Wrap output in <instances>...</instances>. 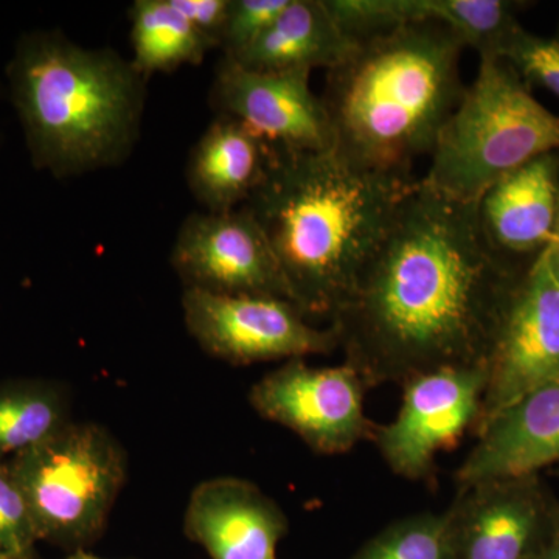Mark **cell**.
<instances>
[{"label": "cell", "mask_w": 559, "mask_h": 559, "mask_svg": "<svg viewBox=\"0 0 559 559\" xmlns=\"http://www.w3.org/2000/svg\"><path fill=\"white\" fill-rule=\"evenodd\" d=\"M559 198V151L535 157L500 178L477 201L489 248L510 263H533L554 241Z\"/></svg>", "instance_id": "15"}, {"label": "cell", "mask_w": 559, "mask_h": 559, "mask_svg": "<svg viewBox=\"0 0 559 559\" xmlns=\"http://www.w3.org/2000/svg\"><path fill=\"white\" fill-rule=\"evenodd\" d=\"M289 522L277 502L252 481L216 477L191 492L183 533L212 559H278Z\"/></svg>", "instance_id": "14"}, {"label": "cell", "mask_w": 559, "mask_h": 559, "mask_svg": "<svg viewBox=\"0 0 559 559\" xmlns=\"http://www.w3.org/2000/svg\"><path fill=\"white\" fill-rule=\"evenodd\" d=\"M7 72L36 167L64 179L131 156L146 100L131 60L36 32L20 40Z\"/></svg>", "instance_id": "4"}, {"label": "cell", "mask_w": 559, "mask_h": 559, "mask_svg": "<svg viewBox=\"0 0 559 559\" xmlns=\"http://www.w3.org/2000/svg\"><path fill=\"white\" fill-rule=\"evenodd\" d=\"M72 423L69 393L57 382L0 384V460L31 450Z\"/></svg>", "instance_id": "20"}, {"label": "cell", "mask_w": 559, "mask_h": 559, "mask_svg": "<svg viewBox=\"0 0 559 559\" xmlns=\"http://www.w3.org/2000/svg\"><path fill=\"white\" fill-rule=\"evenodd\" d=\"M499 58L520 73L528 87L539 86L559 98V40L525 31L522 25L503 44Z\"/></svg>", "instance_id": "25"}, {"label": "cell", "mask_w": 559, "mask_h": 559, "mask_svg": "<svg viewBox=\"0 0 559 559\" xmlns=\"http://www.w3.org/2000/svg\"><path fill=\"white\" fill-rule=\"evenodd\" d=\"M356 46L337 27L323 0H289L271 27L231 61L260 72L311 73L336 68Z\"/></svg>", "instance_id": "18"}, {"label": "cell", "mask_w": 559, "mask_h": 559, "mask_svg": "<svg viewBox=\"0 0 559 559\" xmlns=\"http://www.w3.org/2000/svg\"><path fill=\"white\" fill-rule=\"evenodd\" d=\"M555 38H557L559 40V25H558V33H557V36H555Z\"/></svg>", "instance_id": "31"}, {"label": "cell", "mask_w": 559, "mask_h": 559, "mask_svg": "<svg viewBox=\"0 0 559 559\" xmlns=\"http://www.w3.org/2000/svg\"><path fill=\"white\" fill-rule=\"evenodd\" d=\"M7 463L39 539L73 551L100 538L128 476L120 441L94 423H69Z\"/></svg>", "instance_id": "6"}, {"label": "cell", "mask_w": 559, "mask_h": 559, "mask_svg": "<svg viewBox=\"0 0 559 559\" xmlns=\"http://www.w3.org/2000/svg\"><path fill=\"white\" fill-rule=\"evenodd\" d=\"M530 264L489 248L477 202L451 200L418 179L330 323L344 362L369 389L429 371L485 369L506 301Z\"/></svg>", "instance_id": "1"}, {"label": "cell", "mask_w": 559, "mask_h": 559, "mask_svg": "<svg viewBox=\"0 0 559 559\" xmlns=\"http://www.w3.org/2000/svg\"><path fill=\"white\" fill-rule=\"evenodd\" d=\"M271 148L240 121L216 116L198 140L187 164V183L205 212L242 207L260 186Z\"/></svg>", "instance_id": "17"}, {"label": "cell", "mask_w": 559, "mask_h": 559, "mask_svg": "<svg viewBox=\"0 0 559 559\" xmlns=\"http://www.w3.org/2000/svg\"><path fill=\"white\" fill-rule=\"evenodd\" d=\"M68 559H105V558H98L94 557V555L87 554L86 550H75Z\"/></svg>", "instance_id": "30"}, {"label": "cell", "mask_w": 559, "mask_h": 559, "mask_svg": "<svg viewBox=\"0 0 559 559\" xmlns=\"http://www.w3.org/2000/svg\"><path fill=\"white\" fill-rule=\"evenodd\" d=\"M289 0H230L229 16L221 38L223 58L240 57L271 27Z\"/></svg>", "instance_id": "26"}, {"label": "cell", "mask_w": 559, "mask_h": 559, "mask_svg": "<svg viewBox=\"0 0 559 559\" xmlns=\"http://www.w3.org/2000/svg\"><path fill=\"white\" fill-rule=\"evenodd\" d=\"M418 179L362 170L325 153L271 150L242 207L266 235L305 318L333 322Z\"/></svg>", "instance_id": "2"}, {"label": "cell", "mask_w": 559, "mask_h": 559, "mask_svg": "<svg viewBox=\"0 0 559 559\" xmlns=\"http://www.w3.org/2000/svg\"><path fill=\"white\" fill-rule=\"evenodd\" d=\"M559 151V116L536 100L509 62L480 57L476 80L441 128L421 182L451 200L477 202L500 178Z\"/></svg>", "instance_id": "5"}, {"label": "cell", "mask_w": 559, "mask_h": 559, "mask_svg": "<svg viewBox=\"0 0 559 559\" xmlns=\"http://www.w3.org/2000/svg\"><path fill=\"white\" fill-rule=\"evenodd\" d=\"M349 559H454L450 518L444 511L392 522Z\"/></svg>", "instance_id": "22"}, {"label": "cell", "mask_w": 559, "mask_h": 559, "mask_svg": "<svg viewBox=\"0 0 559 559\" xmlns=\"http://www.w3.org/2000/svg\"><path fill=\"white\" fill-rule=\"evenodd\" d=\"M487 373L484 367L443 369L403 384L395 419L377 426L373 440L396 476L428 479L437 455L457 443L480 417Z\"/></svg>", "instance_id": "10"}, {"label": "cell", "mask_w": 559, "mask_h": 559, "mask_svg": "<svg viewBox=\"0 0 559 559\" xmlns=\"http://www.w3.org/2000/svg\"><path fill=\"white\" fill-rule=\"evenodd\" d=\"M331 17L349 40L364 43L426 20L421 0H323Z\"/></svg>", "instance_id": "23"}, {"label": "cell", "mask_w": 559, "mask_h": 559, "mask_svg": "<svg viewBox=\"0 0 559 559\" xmlns=\"http://www.w3.org/2000/svg\"><path fill=\"white\" fill-rule=\"evenodd\" d=\"M173 7L200 33L210 49L219 47L230 0H171Z\"/></svg>", "instance_id": "27"}, {"label": "cell", "mask_w": 559, "mask_h": 559, "mask_svg": "<svg viewBox=\"0 0 559 559\" xmlns=\"http://www.w3.org/2000/svg\"><path fill=\"white\" fill-rule=\"evenodd\" d=\"M532 559H559V520L554 532H551L550 538L546 540V544Z\"/></svg>", "instance_id": "29"}, {"label": "cell", "mask_w": 559, "mask_h": 559, "mask_svg": "<svg viewBox=\"0 0 559 559\" xmlns=\"http://www.w3.org/2000/svg\"><path fill=\"white\" fill-rule=\"evenodd\" d=\"M310 72H260L223 58L210 90L218 116L240 121L271 150L325 153L334 134Z\"/></svg>", "instance_id": "12"}, {"label": "cell", "mask_w": 559, "mask_h": 559, "mask_svg": "<svg viewBox=\"0 0 559 559\" xmlns=\"http://www.w3.org/2000/svg\"><path fill=\"white\" fill-rule=\"evenodd\" d=\"M182 311L187 330L201 348L235 366L340 349L333 326H312L296 305L280 297L183 289Z\"/></svg>", "instance_id": "8"}, {"label": "cell", "mask_w": 559, "mask_h": 559, "mask_svg": "<svg viewBox=\"0 0 559 559\" xmlns=\"http://www.w3.org/2000/svg\"><path fill=\"white\" fill-rule=\"evenodd\" d=\"M466 46L447 25L417 21L364 40L326 70L320 95L334 134V153L355 167L414 178L466 86Z\"/></svg>", "instance_id": "3"}, {"label": "cell", "mask_w": 559, "mask_h": 559, "mask_svg": "<svg viewBox=\"0 0 559 559\" xmlns=\"http://www.w3.org/2000/svg\"><path fill=\"white\" fill-rule=\"evenodd\" d=\"M366 382L348 364L311 367L286 360L250 389L261 417L293 430L312 451L337 455L373 439L377 426L364 411Z\"/></svg>", "instance_id": "9"}, {"label": "cell", "mask_w": 559, "mask_h": 559, "mask_svg": "<svg viewBox=\"0 0 559 559\" xmlns=\"http://www.w3.org/2000/svg\"><path fill=\"white\" fill-rule=\"evenodd\" d=\"M0 559H3V558H0Z\"/></svg>", "instance_id": "32"}, {"label": "cell", "mask_w": 559, "mask_h": 559, "mask_svg": "<svg viewBox=\"0 0 559 559\" xmlns=\"http://www.w3.org/2000/svg\"><path fill=\"white\" fill-rule=\"evenodd\" d=\"M559 462V377L530 390L477 433L457 471L459 487L503 477L533 476Z\"/></svg>", "instance_id": "16"}, {"label": "cell", "mask_w": 559, "mask_h": 559, "mask_svg": "<svg viewBox=\"0 0 559 559\" xmlns=\"http://www.w3.org/2000/svg\"><path fill=\"white\" fill-rule=\"evenodd\" d=\"M131 64L145 79L197 66L210 50L171 0H138L131 7Z\"/></svg>", "instance_id": "19"}, {"label": "cell", "mask_w": 559, "mask_h": 559, "mask_svg": "<svg viewBox=\"0 0 559 559\" xmlns=\"http://www.w3.org/2000/svg\"><path fill=\"white\" fill-rule=\"evenodd\" d=\"M485 373L476 436L511 403L559 377V282L546 252L514 283L492 336Z\"/></svg>", "instance_id": "7"}, {"label": "cell", "mask_w": 559, "mask_h": 559, "mask_svg": "<svg viewBox=\"0 0 559 559\" xmlns=\"http://www.w3.org/2000/svg\"><path fill=\"white\" fill-rule=\"evenodd\" d=\"M522 2L510 0H423L426 20L450 27L480 57H498L511 33L520 27Z\"/></svg>", "instance_id": "21"}, {"label": "cell", "mask_w": 559, "mask_h": 559, "mask_svg": "<svg viewBox=\"0 0 559 559\" xmlns=\"http://www.w3.org/2000/svg\"><path fill=\"white\" fill-rule=\"evenodd\" d=\"M547 261H549L550 270L554 272L555 277L559 282V198H558V212L557 221H555L554 241L550 248L546 250Z\"/></svg>", "instance_id": "28"}, {"label": "cell", "mask_w": 559, "mask_h": 559, "mask_svg": "<svg viewBox=\"0 0 559 559\" xmlns=\"http://www.w3.org/2000/svg\"><path fill=\"white\" fill-rule=\"evenodd\" d=\"M454 559H532L559 520V506L533 476L459 487L447 510Z\"/></svg>", "instance_id": "13"}, {"label": "cell", "mask_w": 559, "mask_h": 559, "mask_svg": "<svg viewBox=\"0 0 559 559\" xmlns=\"http://www.w3.org/2000/svg\"><path fill=\"white\" fill-rule=\"evenodd\" d=\"M171 266L183 289L289 300L270 241L246 207L187 216L173 246Z\"/></svg>", "instance_id": "11"}, {"label": "cell", "mask_w": 559, "mask_h": 559, "mask_svg": "<svg viewBox=\"0 0 559 559\" xmlns=\"http://www.w3.org/2000/svg\"><path fill=\"white\" fill-rule=\"evenodd\" d=\"M39 540L27 499L9 463L0 460V558L36 559Z\"/></svg>", "instance_id": "24"}]
</instances>
